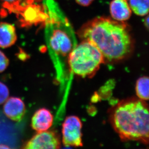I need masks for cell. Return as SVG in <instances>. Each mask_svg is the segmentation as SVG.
Listing matches in <instances>:
<instances>
[{"mask_svg": "<svg viewBox=\"0 0 149 149\" xmlns=\"http://www.w3.org/2000/svg\"><path fill=\"white\" fill-rule=\"evenodd\" d=\"M10 147L7 146V145H4V144H0V149H9Z\"/></svg>", "mask_w": 149, "mask_h": 149, "instance_id": "cell-18", "label": "cell"}, {"mask_svg": "<svg viewBox=\"0 0 149 149\" xmlns=\"http://www.w3.org/2000/svg\"><path fill=\"white\" fill-rule=\"evenodd\" d=\"M17 40L15 27L8 23L0 22V47H10L15 44Z\"/></svg>", "mask_w": 149, "mask_h": 149, "instance_id": "cell-10", "label": "cell"}, {"mask_svg": "<svg viewBox=\"0 0 149 149\" xmlns=\"http://www.w3.org/2000/svg\"><path fill=\"white\" fill-rule=\"evenodd\" d=\"M9 95V91L7 86L0 81V105L4 103Z\"/></svg>", "mask_w": 149, "mask_h": 149, "instance_id": "cell-14", "label": "cell"}, {"mask_svg": "<svg viewBox=\"0 0 149 149\" xmlns=\"http://www.w3.org/2000/svg\"><path fill=\"white\" fill-rule=\"evenodd\" d=\"M104 60L99 49L87 40L76 45L69 54L68 58L72 72L83 77L94 74L104 63Z\"/></svg>", "mask_w": 149, "mask_h": 149, "instance_id": "cell-4", "label": "cell"}, {"mask_svg": "<svg viewBox=\"0 0 149 149\" xmlns=\"http://www.w3.org/2000/svg\"><path fill=\"white\" fill-rule=\"evenodd\" d=\"M149 0H130V6L136 14L144 16L149 12Z\"/></svg>", "mask_w": 149, "mask_h": 149, "instance_id": "cell-12", "label": "cell"}, {"mask_svg": "<svg viewBox=\"0 0 149 149\" xmlns=\"http://www.w3.org/2000/svg\"><path fill=\"white\" fill-rule=\"evenodd\" d=\"M53 116L49 110L40 109L35 111L31 118V126L37 132L48 130L53 123Z\"/></svg>", "mask_w": 149, "mask_h": 149, "instance_id": "cell-8", "label": "cell"}, {"mask_svg": "<svg viewBox=\"0 0 149 149\" xmlns=\"http://www.w3.org/2000/svg\"><path fill=\"white\" fill-rule=\"evenodd\" d=\"M145 26L148 28L149 27V17H147L145 19Z\"/></svg>", "mask_w": 149, "mask_h": 149, "instance_id": "cell-17", "label": "cell"}, {"mask_svg": "<svg viewBox=\"0 0 149 149\" xmlns=\"http://www.w3.org/2000/svg\"><path fill=\"white\" fill-rule=\"evenodd\" d=\"M3 111L5 115L12 121L20 122L25 114V105L19 97H8L4 102Z\"/></svg>", "mask_w": 149, "mask_h": 149, "instance_id": "cell-7", "label": "cell"}, {"mask_svg": "<svg viewBox=\"0 0 149 149\" xmlns=\"http://www.w3.org/2000/svg\"><path fill=\"white\" fill-rule=\"evenodd\" d=\"M76 2L84 6H88L94 0H75Z\"/></svg>", "mask_w": 149, "mask_h": 149, "instance_id": "cell-16", "label": "cell"}, {"mask_svg": "<svg viewBox=\"0 0 149 149\" xmlns=\"http://www.w3.org/2000/svg\"><path fill=\"white\" fill-rule=\"evenodd\" d=\"M82 123L79 117L69 116L62 125V142L66 146L81 147L82 142Z\"/></svg>", "mask_w": 149, "mask_h": 149, "instance_id": "cell-5", "label": "cell"}, {"mask_svg": "<svg viewBox=\"0 0 149 149\" xmlns=\"http://www.w3.org/2000/svg\"><path fill=\"white\" fill-rule=\"evenodd\" d=\"M43 3L47 15L45 31L49 47L56 55L66 56L75 47L72 27L54 0H44Z\"/></svg>", "mask_w": 149, "mask_h": 149, "instance_id": "cell-3", "label": "cell"}, {"mask_svg": "<svg viewBox=\"0 0 149 149\" xmlns=\"http://www.w3.org/2000/svg\"><path fill=\"white\" fill-rule=\"evenodd\" d=\"M110 6L111 17L117 21H125L131 16V9L126 0H113Z\"/></svg>", "mask_w": 149, "mask_h": 149, "instance_id": "cell-9", "label": "cell"}, {"mask_svg": "<svg viewBox=\"0 0 149 149\" xmlns=\"http://www.w3.org/2000/svg\"><path fill=\"white\" fill-rule=\"evenodd\" d=\"M111 122L123 140L148 143L149 111L145 101L130 100L119 103L113 111Z\"/></svg>", "mask_w": 149, "mask_h": 149, "instance_id": "cell-2", "label": "cell"}, {"mask_svg": "<svg viewBox=\"0 0 149 149\" xmlns=\"http://www.w3.org/2000/svg\"><path fill=\"white\" fill-rule=\"evenodd\" d=\"M61 147V141L56 133L53 131L38 132L23 148L26 149H57Z\"/></svg>", "mask_w": 149, "mask_h": 149, "instance_id": "cell-6", "label": "cell"}, {"mask_svg": "<svg viewBox=\"0 0 149 149\" xmlns=\"http://www.w3.org/2000/svg\"><path fill=\"white\" fill-rule=\"evenodd\" d=\"M80 33L82 38L94 44L108 61L123 59L132 49V40L126 25L109 18H95L83 27Z\"/></svg>", "mask_w": 149, "mask_h": 149, "instance_id": "cell-1", "label": "cell"}, {"mask_svg": "<svg viewBox=\"0 0 149 149\" xmlns=\"http://www.w3.org/2000/svg\"><path fill=\"white\" fill-rule=\"evenodd\" d=\"M3 2V6L13 12H18L21 9L20 3L22 0H2Z\"/></svg>", "mask_w": 149, "mask_h": 149, "instance_id": "cell-13", "label": "cell"}, {"mask_svg": "<svg viewBox=\"0 0 149 149\" xmlns=\"http://www.w3.org/2000/svg\"><path fill=\"white\" fill-rule=\"evenodd\" d=\"M9 61L3 52L0 50V73L6 70L8 67Z\"/></svg>", "mask_w": 149, "mask_h": 149, "instance_id": "cell-15", "label": "cell"}, {"mask_svg": "<svg viewBox=\"0 0 149 149\" xmlns=\"http://www.w3.org/2000/svg\"><path fill=\"white\" fill-rule=\"evenodd\" d=\"M149 80L148 77L139 78L136 84V95L139 100L146 101L149 99Z\"/></svg>", "mask_w": 149, "mask_h": 149, "instance_id": "cell-11", "label": "cell"}]
</instances>
